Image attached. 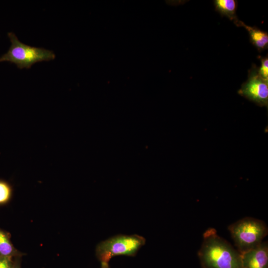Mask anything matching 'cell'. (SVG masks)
Returning a JSON list of instances; mask_svg holds the SVG:
<instances>
[{
    "label": "cell",
    "instance_id": "cell-1",
    "mask_svg": "<svg viewBox=\"0 0 268 268\" xmlns=\"http://www.w3.org/2000/svg\"><path fill=\"white\" fill-rule=\"evenodd\" d=\"M198 257L202 268H242L241 255L213 228L203 234Z\"/></svg>",
    "mask_w": 268,
    "mask_h": 268
},
{
    "label": "cell",
    "instance_id": "cell-2",
    "mask_svg": "<svg viewBox=\"0 0 268 268\" xmlns=\"http://www.w3.org/2000/svg\"><path fill=\"white\" fill-rule=\"evenodd\" d=\"M228 230L240 254L259 245L268 233L264 221L250 217L233 223L229 226Z\"/></svg>",
    "mask_w": 268,
    "mask_h": 268
},
{
    "label": "cell",
    "instance_id": "cell-3",
    "mask_svg": "<svg viewBox=\"0 0 268 268\" xmlns=\"http://www.w3.org/2000/svg\"><path fill=\"white\" fill-rule=\"evenodd\" d=\"M11 45L7 52L0 57V63L8 62L20 69L30 68L38 62L54 60L56 55L51 50L32 47L20 42L14 33L8 32Z\"/></svg>",
    "mask_w": 268,
    "mask_h": 268
},
{
    "label": "cell",
    "instance_id": "cell-4",
    "mask_svg": "<svg viewBox=\"0 0 268 268\" xmlns=\"http://www.w3.org/2000/svg\"><path fill=\"white\" fill-rule=\"evenodd\" d=\"M145 242L143 237L137 234L117 235L98 243L96 256L100 263H107L117 256L134 257Z\"/></svg>",
    "mask_w": 268,
    "mask_h": 268
},
{
    "label": "cell",
    "instance_id": "cell-5",
    "mask_svg": "<svg viewBox=\"0 0 268 268\" xmlns=\"http://www.w3.org/2000/svg\"><path fill=\"white\" fill-rule=\"evenodd\" d=\"M238 93L259 106H268V79L261 76L258 67L253 65L249 70L247 80Z\"/></svg>",
    "mask_w": 268,
    "mask_h": 268
},
{
    "label": "cell",
    "instance_id": "cell-6",
    "mask_svg": "<svg viewBox=\"0 0 268 268\" xmlns=\"http://www.w3.org/2000/svg\"><path fill=\"white\" fill-rule=\"evenodd\" d=\"M241 255L242 268H268V244L262 242Z\"/></svg>",
    "mask_w": 268,
    "mask_h": 268
},
{
    "label": "cell",
    "instance_id": "cell-7",
    "mask_svg": "<svg viewBox=\"0 0 268 268\" xmlns=\"http://www.w3.org/2000/svg\"><path fill=\"white\" fill-rule=\"evenodd\" d=\"M237 26H242L245 28L248 32L250 40L252 44L257 49L259 52H262L268 48V34L255 26H250L246 25L243 22L239 20Z\"/></svg>",
    "mask_w": 268,
    "mask_h": 268
},
{
    "label": "cell",
    "instance_id": "cell-8",
    "mask_svg": "<svg viewBox=\"0 0 268 268\" xmlns=\"http://www.w3.org/2000/svg\"><path fill=\"white\" fill-rule=\"evenodd\" d=\"M215 10L221 16H226L234 22L236 25L239 20L236 15L238 2L235 0H213Z\"/></svg>",
    "mask_w": 268,
    "mask_h": 268
},
{
    "label": "cell",
    "instance_id": "cell-9",
    "mask_svg": "<svg viewBox=\"0 0 268 268\" xmlns=\"http://www.w3.org/2000/svg\"><path fill=\"white\" fill-rule=\"evenodd\" d=\"M0 255L5 257H19L22 253L19 252L12 244L7 234L0 229Z\"/></svg>",
    "mask_w": 268,
    "mask_h": 268
},
{
    "label": "cell",
    "instance_id": "cell-10",
    "mask_svg": "<svg viewBox=\"0 0 268 268\" xmlns=\"http://www.w3.org/2000/svg\"><path fill=\"white\" fill-rule=\"evenodd\" d=\"M12 194L10 185L6 182L0 180V204L6 203Z\"/></svg>",
    "mask_w": 268,
    "mask_h": 268
},
{
    "label": "cell",
    "instance_id": "cell-11",
    "mask_svg": "<svg viewBox=\"0 0 268 268\" xmlns=\"http://www.w3.org/2000/svg\"><path fill=\"white\" fill-rule=\"evenodd\" d=\"M261 66L258 67L259 74L263 78L268 79V56L261 57Z\"/></svg>",
    "mask_w": 268,
    "mask_h": 268
},
{
    "label": "cell",
    "instance_id": "cell-12",
    "mask_svg": "<svg viewBox=\"0 0 268 268\" xmlns=\"http://www.w3.org/2000/svg\"><path fill=\"white\" fill-rule=\"evenodd\" d=\"M13 265L11 257L0 255V268H12Z\"/></svg>",
    "mask_w": 268,
    "mask_h": 268
},
{
    "label": "cell",
    "instance_id": "cell-13",
    "mask_svg": "<svg viewBox=\"0 0 268 268\" xmlns=\"http://www.w3.org/2000/svg\"><path fill=\"white\" fill-rule=\"evenodd\" d=\"M101 268H110L109 263H101Z\"/></svg>",
    "mask_w": 268,
    "mask_h": 268
},
{
    "label": "cell",
    "instance_id": "cell-14",
    "mask_svg": "<svg viewBox=\"0 0 268 268\" xmlns=\"http://www.w3.org/2000/svg\"><path fill=\"white\" fill-rule=\"evenodd\" d=\"M12 268H20V264L18 261H17L14 264L13 263Z\"/></svg>",
    "mask_w": 268,
    "mask_h": 268
}]
</instances>
